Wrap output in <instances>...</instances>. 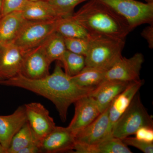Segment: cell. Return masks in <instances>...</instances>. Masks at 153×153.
Here are the masks:
<instances>
[{"instance_id":"obj_9","label":"cell","mask_w":153,"mask_h":153,"mask_svg":"<svg viewBox=\"0 0 153 153\" xmlns=\"http://www.w3.org/2000/svg\"><path fill=\"white\" fill-rule=\"evenodd\" d=\"M51 63L40 45L24 52L20 74L30 79L43 78L49 74Z\"/></svg>"},{"instance_id":"obj_18","label":"cell","mask_w":153,"mask_h":153,"mask_svg":"<svg viewBox=\"0 0 153 153\" xmlns=\"http://www.w3.org/2000/svg\"><path fill=\"white\" fill-rule=\"evenodd\" d=\"M21 12L28 21H49L63 18L47 1L28 0Z\"/></svg>"},{"instance_id":"obj_25","label":"cell","mask_w":153,"mask_h":153,"mask_svg":"<svg viewBox=\"0 0 153 153\" xmlns=\"http://www.w3.org/2000/svg\"><path fill=\"white\" fill-rule=\"evenodd\" d=\"M89 0H47L61 17L70 16L80 3Z\"/></svg>"},{"instance_id":"obj_3","label":"cell","mask_w":153,"mask_h":153,"mask_svg":"<svg viewBox=\"0 0 153 153\" xmlns=\"http://www.w3.org/2000/svg\"><path fill=\"white\" fill-rule=\"evenodd\" d=\"M125 45V40L90 34L85 66L107 71L122 57Z\"/></svg>"},{"instance_id":"obj_20","label":"cell","mask_w":153,"mask_h":153,"mask_svg":"<svg viewBox=\"0 0 153 153\" xmlns=\"http://www.w3.org/2000/svg\"><path fill=\"white\" fill-rule=\"evenodd\" d=\"M106 71L85 66L78 74L71 77L77 85L81 87L95 88L105 79Z\"/></svg>"},{"instance_id":"obj_10","label":"cell","mask_w":153,"mask_h":153,"mask_svg":"<svg viewBox=\"0 0 153 153\" xmlns=\"http://www.w3.org/2000/svg\"><path fill=\"white\" fill-rule=\"evenodd\" d=\"M75 112L67 127L75 136L91 123L101 113L94 100L90 95L79 99L74 102Z\"/></svg>"},{"instance_id":"obj_1","label":"cell","mask_w":153,"mask_h":153,"mask_svg":"<svg viewBox=\"0 0 153 153\" xmlns=\"http://www.w3.org/2000/svg\"><path fill=\"white\" fill-rule=\"evenodd\" d=\"M0 84L21 88L42 96L55 105L61 120L67 119L69 107L79 99L89 95L95 88L79 86L62 69L57 61L52 74L38 79H30L19 74L10 79H1Z\"/></svg>"},{"instance_id":"obj_12","label":"cell","mask_w":153,"mask_h":153,"mask_svg":"<svg viewBox=\"0 0 153 153\" xmlns=\"http://www.w3.org/2000/svg\"><path fill=\"white\" fill-rule=\"evenodd\" d=\"M75 136L67 127L57 126L41 141V153H55L73 151Z\"/></svg>"},{"instance_id":"obj_8","label":"cell","mask_w":153,"mask_h":153,"mask_svg":"<svg viewBox=\"0 0 153 153\" xmlns=\"http://www.w3.org/2000/svg\"><path fill=\"white\" fill-rule=\"evenodd\" d=\"M144 61L143 55L139 52L130 58L122 56L106 71L105 79L127 82L140 80V73Z\"/></svg>"},{"instance_id":"obj_19","label":"cell","mask_w":153,"mask_h":153,"mask_svg":"<svg viewBox=\"0 0 153 153\" xmlns=\"http://www.w3.org/2000/svg\"><path fill=\"white\" fill-rule=\"evenodd\" d=\"M27 20L21 11L7 14L0 19V44L13 43Z\"/></svg>"},{"instance_id":"obj_27","label":"cell","mask_w":153,"mask_h":153,"mask_svg":"<svg viewBox=\"0 0 153 153\" xmlns=\"http://www.w3.org/2000/svg\"><path fill=\"white\" fill-rule=\"evenodd\" d=\"M28 0H2L1 17L7 14L21 11Z\"/></svg>"},{"instance_id":"obj_24","label":"cell","mask_w":153,"mask_h":153,"mask_svg":"<svg viewBox=\"0 0 153 153\" xmlns=\"http://www.w3.org/2000/svg\"><path fill=\"white\" fill-rule=\"evenodd\" d=\"M64 71L70 76H75L85 66V57L66 50L60 61Z\"/></svg>"},{"instance_id":"obj_21","label":"cell","mask_w":153,"mask_h":153,"mask_svg":"<svg viewBox=\"0 0 153 153\" xmlns=\"http://www.w3.org/2000/svg\"><path fill=\"white\" fill-rule=\"evenodd\" d=\"M55 32L64 38L88 39L90 36L87 30L71 16L58 19Z\"/></svg>"},{"instance_id":"obj_23","label":"cell","mask_w":153,"mask_h":153,"mask_svg":"<svg viewBox=\"0 0 153 153\" xmlns=\"http://www.w3.org/2000/svg\"><path fill=\"white\" fill-rule=\"evenodd\" d=\"M41 45L52 63L55 60L60 61L67 50L64 38L56 32L50 35Z\"/></svg>"},{"instance_id":"obj_15","label":"cell","mask_w":153,"mask_h":153,"mask_svg":"<svg viewBox=\"0 0 153 153\" xmlns=\"http://www.w3.org/2000/svg\"><path fill=\"white\" fill-rule=\"evenodd\" d=\"M131 82L105 79L94 88L89 95L94 100L102 113Z\"/></svg>"},{"instance_id":"obj_26","label":"cell","mask_w":153,"mask_h":153,"mask_svg":"<svg viewBox=\"0 0 153 153\" xmlns=\"http://www.w3.org/2000/svg\"><path fill=\"white\" fill-rule=\"evenodd\" d=\"M64 38L67 50L76 54L83 55L85 57L86 56L89 47V38L88 39L71 38Z\"/></svg>"},{"instance_id":"obj_22","label":"cell","mask_w":153,"mask_h":153,"mask_svg":"<svg viewBox=\"0 0 153 153\" xmlns=\"http://www.w3.org/2000/svg\"><path fill=\"white\" fill-rule=\"evenodd\" d=\"M34 144L40 146V143L36 139L27 121L13 137L7 153H19L22 149Z\"/></svg>"},{"instance_id":"obj_5","label":"cell","mask_w":153,"mask_h":153,"mask_svg":"<svg viewBox=\"0 0 153 153\" xmlns=\"http://www.w3.org/2000/svg\"><path fill=\"white\" fill-rule=\"evenodd\" d=\"M59 19L49 21L27 20L13 43L24 52L38 47L55 33Z\"/></svg>"},{"instance_id":"obj_14","label":"cell","mask_w":153,"mask_h":153,"mask_svg":"<svg viewBox=\"0 0 153 153\" xmlns=\"http://www.w3.org/2000/svg\"><path fill=\"white\" fill-rule=\"evenodd\" d=\"M27 121L24 105L19 106L11 114L0 116V143L6 153L13 137Z\"/></svg>"},{"instance_id":"obj_11","label":"cell","mask_w":153,"mask_h":153,"mask_svg":"<svg viewBox=\"0 0 153 153\" xmlns=\"http://www.w3.org/2000/svg\"><path fill=\"white\" fill-rule=\"evenodd\" d=\"M108 107L91 123L76 134L75 136L76 142L84 144H95L112 136Z\"/></svg>"},{"instance_id":"obj_34","label":"cell","mask_w":153,"mask_h":153,"mask_svg":"<svg viewBox=\"0 0 153 153\" xmlns=\"http://www.w3.org/2000/svg\"><path fill=\"white\" fill-rule=\"evenodd\" d=\"M147 3H153V0H145Z\"/></svg>"},{"instance_id":"obj_28","label":"cell","mask_w":153,"mask_h":153,"mask_svg":"<svg viewBox=\"0 0 153 153\" xmlns=\"http://www.w3.org/2000/svg\"><path fill=\"white\" fill-rule=\"evenodd\" d=\"M127 146L136 148L145 153H153V143H149L134 137H128L122 140Z\"/></svg>"},{"instance_id":"obj_17","label":"cell","mask_w":153,"mask_h":153,"mask_svg":"<svg viewBox=\"0 0 153 153\" xmlns=\"http://www.w3.org/2000/svg\"><path fill=\"white\" fill-rule=\"evenodd\" d=\"M74 153H131V151L121 139L111 136L94 145L76 142Z\"/></svg>"},{"instance_id":"obj_2","label":"cell","mask_w":153,"mask_h":153,"mask_svg":"<svg viewBox=\"0 0 153 153\" xmlns=\"http://www.w3.org/2000/svg\"><path fill=\"white\" fill-rule=\"evenodd\" d=\"M71 17L91 35L125 40L133 30L124 18L99 0H89Z\"/></svg>"},{"instance_id":"obj_6","label":"cell","mask_w":153,"mask_h":153,"mask_svg":"<svg viewBox=\"0 0 153 153\" xmlns=\"http://www.w3.org/2000/svg\"><path fill=\"white\" fill-rule=\"evenodd\" d=\"M126 20L133 30L143 24H153V2L135 0H99Z\"/></svg>"},{"instance_id":"obj_7","label":"cell","mask_w":153,"mask_h":153,"mask_svg":"<svg viewBox=\"0 0 153 153\" xmlns=\"http://www.w3.org/2000/svg\"><path fill=\"white\" fill-rule=\"evenodd\" d=\"M27 122L36 139L41 141L56 127L54 120L49 111L39 102L25 105Z\"/></svg>"},{"instance_id":"obj_13","label":"cell","mask_w":153,"mask_h":153,"mask_svg":"<svg viewBox=\"0 0 153 153\" xmlns=\"http://www.w3.org/2000/svg\"><path fill=\"white\" fill-rule=\"evenodd\" d=\"M24 53L13 43L0 44V80L20 74Z\"/></svg>"},{"instance_id":"obj_31","label":"cell","mask_w":153,"mask_h":153,"mask_svg":"<svg viewBox=\"0 0 153 153\" xmlns=\"http://www.w3.org/2000/svg\"><path fill=\"white\" fill-rule=\"evenodd\" d=\"M41 153L40 145L34 144L30 145L22 149L19 153Z\"/></svg>"},{"instance_id":"obj_16","label":"cell","mask_w":153,"mask_h":153,"mask_svg":"<svg viewBox=\"0 0 153 153\" xmlns=\"http://www.w3.org/2000/svg\"><path fill=\"white\" fill-rule=\"evenodd\" d=\"M144 83V81L141 79L131 82L110 105L108 115L111 131L115 123L128 108L134 96L138 92Z\"/></svg>"},{"instance_id":"obj_35","label":"cell","mask_w":153,"mask_h":153,"mask_svg":"<svg viewBox=\"0 0 153 153\" xmlns=\"http://www.w3.org/2000/svg\"><path fill=\"white\" fill-rule=\"evenodd\" d=\"M31 1H39V0H31ZM43 1H47V0H43Z\"/></svg>"},{"instance_id":"obj_33","label":"cell","mask_w":153,"mask_h":153,"mask_svg":"<svg viewBox=\"0 0 153 153\" xmlns=\"http://www.w3.org/2000/svg\"><path fill=\"white\" fill-rule=\"evenodd\" d=\"M2 1V0H0V19L1 17V10Z\"/></svg>"},{"instance_id":"obj_32","label":"cell","mask_w":153,"mask_h":153,"mask_svg":"<svg viewBox=\"0 0 153 153\" xmlns=\"http://www.w3.org/2000/svg\"><path fill=\"white\" fill-rule=\"evenodd\" d=\"M0 153H6V151L0 143Z\"/></svg>"},{"instance_id":"obj_30","label":"cell","mask_w":153,"mask_h":153,"mask_svg":"<svg viewBox=\"0 0 153 153\" xmlns=\"http://www.w3.org/2000/svg\"><path fill=\"white\" fill-rule=\"evenodd\" d=\"M141 35L147 42L150 49H153V24L149 25L143 30Z\"/></svg>"},{"instance_id":"obj_4","label":"cell","mask_w":153,"mask_h":153,"mask_svg":"<svg viewBox=\"0 0 153 153\" xmlns=\"http://www.w3.org/2000/svg\"><path fill=\"white\" fill-rule=\"evenodd\" d=\"M153 126L152 117L144 106L138 91L115 123L111 135L123 140L134 134L140 128Z\"/></svg>"},{"instance_id":"obj_29","label":"cell","mask_w":153,"mask_h":153,"mask_svg":"<svg viewBox=\"0 0 153 153\" xmlns=\"http://www.w3.org/2000/svg\"><path fill=\"white\" fill-rule=\"evenodd\" d=\"M136 137L149 143H153V127L143 126L140 128L134 134Z\"/></svg>"}]
</instances>
